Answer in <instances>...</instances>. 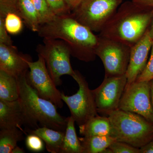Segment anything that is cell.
<instances>
[{"instance_id":"6da1fadb","label":"cell","mask_w":153,"mask_h":153,"mask_svg":"<svg viewBox=\"0 0 153 153\" xmlns=\"http://www.w3.org/2000/svg\"><path fill=\"white\" fill-rule=\"evenodd\" d=\"M37 33L43 38L64 41L71 56L79 60L89 62L95 60L98 36L78 22L71 13L57 16L52 22L41 25Z\"/></svg>"},{"instance_id":"484cf974","label":"cell","mask_w":153,"mask_h":153,"mask_svg":"<svg viewBox=\"0 0 153 153\" xmlns=\"http://www.w3.org/2000/svg\"><path fill=\"white\" fill-rule=\"evenodd\" d=\"M108 148L112 153H140V149L118 141L113 143Z\"/></svg>"},{"instance_id":"e0dca14e","label":"cell","mask_w":153,"mask_h":153,"mask_svg":"<svg viewBox=\"0 0 153 153\" xmlns=\"http://www.w3.org/2000/svg\"><path fill=\"white\" fill-rule=\"evenodd\" d=\"M19 87L16 77L0 70V100L13 101L19 99Z\"/></svg>"},{"instance_id":"30bf717a","label":"cell","mask_w":153,"mask_h":153,"mask_svg":"<svg viewBox=\"0 0 153 153\" xmlns=\"http://www.w3.org/2000/svg\"><path fill=\"white\" fill-rule=\"evenodd\" d=\"M37 61H28L29 70L27 73V81L36 90L39 96L52 102L57 108H62L63 101L61 93L52 79L44 59L38 55Z\"/></svg>"},{"instance_id":"ffe728a7","label":"cell","mask_w":153,"mask_h":153,"mask_svg":"<svg viewBox=\"0 0 153 153\" xmlns=\"http://www.w3.org/2000/svg\"><path fill=\"white\" fill-rule=\"evenodd\" d=\"M83 153H102L116 140L110 135L79 137Z\"/></svg>"},{"instance_id":"d6a6232c","label":"cell","mask_w":153,"mask_h":153,"mask_svg":"<svg viewBox=\"0 0 153 153\" xmlns=\"http://www.w3.org/2000/svg\"><path fill=\"white\" fill-rule=\"evenodd\" d=\"M149 30L150 36L151 38H152L153 41V10L152 17V21H151L150 25Z\"/></svg>"},{"instance_id":"83f0119b","label":"cell","mask_w":153,"mask_h":153,"mask_svg":"<svg viewBox=\"0 0 153 153\" xmlns=\"http://www.w3.org/2000/svg\"><path fill=\"white\" fill-rule=\"evenodd\" d=\"M19 0H0V17L5 18L9 13L19 15L18 4Z\"/></svg>"},{"instance_id":"277c9868","label":"cell","mask_w":153,"mask_h":153,"mask_svg":"<svg viewBox=\"0 0 153 153\" xmlns=\"http://www.w3.org/2000/svg\"><path fill=\"white\" fill-rule=\"evenodd\" d=\"M110 136L118 141L140 149L153 139V124L140 115L119 109L107 114Z\"/></svg>"},{"instance_id":"603a6c76","label":"cell","mask_w":153,"mask_h":153,"mask_svg":"<svg viewBox=\"0 0 153 153\" xmlns=\"http://www.w3.org/2000/svg\"><path fill=\"white\" fill-rule=\"evenodd\" d=\"M23 23L22 18L15 13H9L5 18L6 29L11 35H17L21 33L23 29Z\"/></svg>"},{"instance_id":"836d02e7","label":"cell","mask_w":153,"mask_h":153,"mask_svg":"<svg viewBox=\"0 0 153 153\" xmlns=\"http://www.w3.org/2000/svg\"><path fill=\"white\" fill-rule=\"evenodd\" d=\"M25 153V150L23 149L22 148H20V147L18 146H16L12 152L11 153Z\"/></svg>"},{"instance_id":"9a60e30c","label":"cell","mask_w":153,"mask_h":153,"mask_svg":"<svg viewBox=\"0 0 153 153\" xmlns=\"http://www.w3.org/2000/svg\"><path fill=\"white\" fill-rule=\"evenodd\" d=\"M24 131L25 133L35 134L41 137L46 144V149L49 152L60 153L65 132L46 127H40L33 130L28 128Z\"/></svg>"},{"instance_id":"8992f818","label":"cell","mask_w":153,"mask_h":153,"mask_svg":"<svg viewBox=\"0 0 153 153\" xmlns=\"http://www.w3.org/2000/svg\"><path fill=\"white\" fill-rule=\"evenodd\" d=\"M122 3L123 0H83L71 14L92 32L100 33Z\"/></svg>"},{"instance_id":"5bb4252c","label":"cell","mask_w":153,"mask_h":153,"mask_svg":"<svg viewBox=\"0 0 153 153\" xmlns=\"http://www.w3.org/2000/svg\"><path fill=\"white\" fill-rule=\"evenodd\" d=\"M22 126L33 128L19 99L13 101L0 100V129L18 128L24 130Z\"/></svg>"},{"instance_id":"8fae6325","label":"cell","mask_w":153,"mask_h":153,"mask_svg":"<svg viewBox=\"0 0 153 153\" xmlns=\"http://www.w3.org/2000/svg\"><path fill=\"white\" fill-rule=\"evenodd\" d=\"M127 82L126 74L105 77L100 86L92 90L98 112L107 114L118 108Z\"/></svg>"},{"instance_id":"44dd1931","label":"cell","mask_w":153,"mask_h":153,"mask_svg":"<svg viewBox=\"0 0 153 153\" xmlns=\"http://www.w3.org/2000/svg\"><path fill=\"white\" fill-rule=\"evenodd\" d=\"M24 133L18 128L1 129L0 153H11L18 143L25 139Z\"/></svg>"},{"instance_id":"3957f363","label":"cell","mask_w":153,"mask_h":153,"mask_svg":"<svg viewBox=\"0 0 153 153\" xmlns=\"http://www.w3.org/2000/svg\"><path fill=\"white\" fill-rule=\"evenodd\" d=\"M27 74L17 78L19 100L33 125V128L46 127L56 130L66 131L68 117L58 112L52 102L39 96L27 81Z\"/></svg>"},{"instance_id":"ac0fdd59","label":"cell","mask_w":153,"mask_h":153,"mask_svg":"<svg viewBox=\"0 0 153 153\" xmlns=\"http://www.w3.org/2000/svg\"><path fill=\"white\" fill-rule=\"evenodd\" d=\"M75 123L72 117H68L65 136L60 153H83L81 143L76 135Z\"/></svg>"},{"instance_id":"d4e9b609","label":"cell","mask_w":153,"mask_h":153,"mask_svg":"<svg viewBox=\"0 0 153 153\" xmlns=\"http://www.w3.org/2000/svg\"><path fill=\"white\" fill-rule=\"evenodd\" d=\"M49 7L56 16L71 14V11L65 0H46Z\"/></svg>"},{"instance_id":"d6986e66","label":"cell","mask_w":153,"mask_h":153,"mask_svg":"<svg viewBox=\"0 0 153 153\" xmlns=\"http://www.w3.org/2000/svg\"><path fill=\"white\" fill-rule=\"evenodd\" d=\"M19 15L24 23L33 32H38L41 25L38 13L32 0H19Z\"/></svg>"},{"instance_id":"4fadbf2b","label":"cell","mask_w":153,"mask_h":153,"mask_svg":"<svg viewBox=\"0 0 153 153\" xmlns=\"http://www.w3.org/2000/svg\"><path fill=\"white\" fill-rule=\"evenodd\" d=\"M30 55L20 53L13 45L0 44V70L17 78L27 73Z\"/></svg>"},{"instance_id":"f1b7e54d","label":"cell","mask_w":153,"mask_h":153,"mask_svg":"<svg viewBox=\"0 0 153 153\" xmlns=\"http://www.w3.org/2000/svg\"><path fill=\"white\" fill-rule=\"evenodd\" d=\"M8 33L5 25V18L0 17V44L13 45V41Z\"/></svg>"},{"instance_id":"2e32d148","label":"cell","mask_w":153,"mask_h":153,"mask_svg":"<svg viewBox=\"0 0 153 153\" xmlns=\"http://www.w3.org/2000/svg\"><path fill=\"white\" fill-rule=\"evenodd\" d=\"M79 127V134L83 137L110 136L111 127L108 117L97 115Z\"/></svg>"},{"instance_id":"1f68e13d","label":"cell","mask_w":153,"mask_h":153,"mask_svg":"<svg viewBox=\"0 0 153 153\" xmlns=\"http://www.w3.org/2000/svg\"><path fill=\"white\" fill-rule=\"evenodd\" d=\"M141 5L149 8H153V0H131Z\"/></svg>"},{"instance_id":"ba28073f","label":"cell","mask_w":153,"mask_h":153,"mask_svg":"<svg viewBox=\"0 0 153 153\" xmlns=\"http://www.w3.org/2000/svg\"><path fill=\"white\" fill-rule=\"evenodd\" d=\"M75 71L72 78L78 83V91L69 96L61 92V96L70 110L71 116L79 126L97 115L98 111L93 91L89 88L88 83L82 74L77 70Z\"/></svg>"},{"instance_id":"52a82bcc","label":"cell","mask_w":153,"mask_h":153,"mask_svg":"<svg viewBox=\"0 0 153 153\" xmlns=\"http://www.w3.org/2000/svg\"><path fill=\"white\" fill-rule=\"evenodd\" d=\"M131 47L120 41L98 36L95 53L103 63L105 77L122 76L126 74L129 62Z\"/></svg>"},{"instance_id":"e575fe53","label":"cell","mask_w":153,"mask_h":153,"mask_svg":"<svg viewBox=\"0 0 153 153\" xmlns=\"http://www.w3.org/2000/svg\"><path fill=\"white\" fill-rule=\"evenodd\" d=\"M149 83L151 87V99L153 107V79L149 81Z\"/></svg>"},{"instance_id":"7a4b0ae2","label":"cell","mask_w":153,"mask_h":153,"mask_svg":"<svg viewBox=\"0 0 153 153\" xmlns=\"http://www.w3.org/2000/svg\"><path fill=\"white\" fill-rule=\"evenodd\" d=\"M153 8L132 1L122 3L99 36L120 41L131 47L149 28Z\"/></svg>"},{"instance_id":"7c38bea8","label":"cell","mask_w":153,"mask_h":153,"mask_svg":"<svg viewBox=\"0 0 153 153\" xmlns=\"http://www.w3.org/2000/svg\"><path fill=\"white\" fill-rule=\"evenodd\" d=\"M149 29L144 36L131 47L129 62L126 74L127 78L126 86L136 81L147 63L149 53L153 44Z\"/></svg>"},{"instance_id":"cb8c5ba5","label":"cell","mask_w":153,"mask_h":153,"mask_svg":"<svg viewBox=\"0 0 153 153\" xmlns=\"http://www.w3.org/2000/svg\"><path fill=\"white\" fill-rule=\"evenodd\" d=\"M26 147L33 152H40L44 150V141L37 135L29 134L25 140Z\"/></svg>"},{"instance_id":"7402d4cb","label":"cell","mask_w":153,"mask_h":153,"mask_svg":"<svg viewBox=\"0 0 153 153\" xmlns=\"http://www.w3.org/2000/svg\"><path fill=\"white\" fill-rule=\"evenodd\" d=\"M38 13L41 25L52 22L57 16L49 7L46 0H32Z\"/></svg>"},{"instance_id":"f546056e","label":"cell","mask_w":153,"mask_h":153,"mask_svg":"<svg viewBox=\"0 0 153 153\" xmlns=\"http://www.w3.org/2000/svg\"><path fill=\"white\" fill-rule=\"evenodd\" d=\"M140 153H153V139L140 149Z\"/></svg>"},{"instance_id":"4316f807","label":"cell","mask_w":153,"mask_h":153,"mask_svg":"<svg viewBox=\"0 0 153 153\" xmlns=\"http://www.w3.org/2000/svg\"><path fill=\"white\" fill-rule=\"evenodd\" d=\"M153 79V44L151 50L149 59L144 70L137 77L135 81H150Z\"/></svg>"},{"instance_id":"5b68a950","label":"cell","mask_w":153,"mask_h":153,"mask_svg":"<svg viewBox=\"0 0 153 153\" xmlns=\"http://www.w3.org/2000/svg\"><path fill=\"white\" fill-rule=\"evenodd\" d=\"M38 55L44 58L50 76L57 86L62 83L61 76L68 75L73 77L75 70L71 67L69 47L60 39L43 38V44L36 48Z\"/></svg>"},{"instance_id":"4dcf8cb0","label":"cell","mask_w":153,"mask_h":153,"mask_svg":"<svg viewBox=\"0 0 153 153\" xmlns=\"http://www.w3.org/2000/svg\"><path fill=\"white\" fill-rule=\"evenodd\" d=\"M69 8L72 12L83 1V0H65Z\"/></svg>"},{"instance_id":"9c48e42d","label":"cell","mask_w":153,"mask_h":153,"mask_svg":"<svg viewBox=\"0 0 153 153\" xmlns=\"http://www.w3.org/2000/svg\"><path fill=\"white\" fill-rule=\"evenodd\" d=\"M118 109L140 115L153 124L149 81H135L126 86Z\"/></svg>"}]
</instances>
